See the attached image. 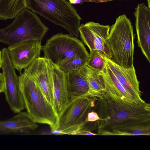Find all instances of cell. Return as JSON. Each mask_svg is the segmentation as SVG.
<instances>
[{
	"instance_id": "6da1fadb",
	"label": "cell",
	"mask_w": 150,
	"mask_h": 150,
	"mask_svg": "<svg viewBox=\"0 0 150 150\" xmlns=\"http://www.w3.org/2000/svg\"><path fill=\"white\" fill-rule=\"evenodd\" d=\"M93 111L101 120L97 121L98 135L112 133L135 125L150 124V105L127 102L112 97L104 91L95 93Z\"/></svg>"
},
{
	"instance_id": "7a4b0ae2",
	"label": "cell",
	"mask_w": 150,
	"mask_h": 150,
	"mask_svg": "<svg viewBox=\"0 0 150 150\" xmlns=\"http://www.w3.org/2000/svg\"><path fill=\"white\" fill-rule=\"evenodd\" d=\"M20 87L25 109L35 122L47 124L51 132L59 126V117L36 83L23 72L19 76Z\"/></svg>"
},
{
	"instance_id": "3957f363",
	"label": "cell",
	"mask_w": 150,
	"mask_h": 150,
	"mask_svg": "<svg viewBox=\"0 0 150 150\" xmlns=\"http://www.w3.org/2000/svg\"><path fill=\"white\" fill-rule=\"evenodd\" d=\"M26 8L65 29L70 35L79 36L81 18L74 6L66 0H25Z\"/></svg>"
},
{
	"instance_id": "277c9868",
	"label": "cell",
	"mask_w": 150,
	"mask_h": 150,
	"mask_svg": "<svg viewBox=\"0 0 150 150\" xmlns=\"http://www.w3.org/2000/svg\"><path fill=\"white\" fill-rule=\"evenodd\" d=\"M134 35L130 19L125 14L119 16L110 26L107 42L112 54V59L127 69L133 67Z\"/></svg>"
},
{
	"instance_id": "5b68a950",
	"label": "cell",
	"mask_w": 150,
	"mask_h": 150,
	"mask_svg": "<svg viewBox=\"0 0 150 150\" xmlns=\"http://www.w3.org/2000/svg\"><path fill=\"white\" fill-rule=\"evenodd\" d=\"M48 30L35 13L26 8L11 23L0 29V42L12 46L26 40L41 42Z\"/></svg>"
},
{
	"instance_id": "8992f818",
	"label": "cell",
	"mask_w": 150,
	"mask_h": 150,
	"mask_svg": "<svg viewBox=\"0 0 150 150\" xmlns=\"http://www.w3.org/2000/svg\"><path fill=\"white\" fill-rule=\"evenodd\" d=\"M45 58L58 65L71 58L88 60L89 54L80 40L69 34L58 33L48 39L42 46Z\"/></svg>"
},
{
	"instance_id": "52a82bcc",
	"label": "cell",
	"mask_w": 150,
	"mask_h": 150,
	"mask_svg": "<svg viewBox=\"0 0 150 150\" xmlns=\"http://www.w3.org/2000/svg\"><path fill=\"white\" fill-rule=\"evenodd\" d=\"M1 53V68L4 81L3 92L11 110L14 112L18 113L25 109L20 89L19 76L10 61L7 48H3Z\"/></svg>"
},
{
	"instance_id": "ba28073f",
	"label": "cell",
	"mask_w": 150,
	"mask_h": 150,
	"mask_svg": "<svg viewBox=\"0 0 150 150\" xmlns=\"http://www.w3.org/2000/svg\"><path fill=\"white\" fill-rule=\"evenodd\" d=\"M52 69V63L49 60L40 57L33 61L23 73L36 83L54 108Z\"/></svg>"
},
{
	"instance_id": "9c48e42d",
	"label": "cell",
	"mask_w": 150,
	"mask_h": 150,
	"mask_svg": "<svg viewBox=\"0 0 150 150\" xmlns=\"http://www.w3.org/2000/svg\"><path fill=\"white\" fill-rule=\"evenodd\" d=\"M110 28L109 25L90 21L80 25L79 32L82 41L90 51L98 50L105 57L112 59L111 52L107 42Z\"/></svg>"
},
{
	"instance_id": "30bf717a",
	"label": "cell",
	"mask_w": 150,
	"mask_h": 150,
	"mask_svg": "<svg viewBox=\"0 0 150 150\" xmlns=\"http://www.w3.org/2000/svg\"><path fill=\"white\" fill-rule=\"evenodd\" d=\"M93 97L83 96L70 100L59 117L57 129L62 130L79 125L94 105Z\"/></svg>"
},
{
	"instance_id": "8fae6325",
	"label": "cell",
	"mask_w": 150,
	"mask_h": 150,
	"mask_svg": "<svg viewBox=\"0 0 150 150\" xmlns=\"http://www.w3.org/2000/svg\"><path fill=\"white\" fill-rule=\"evenodd\" d=\"M41 42L37 40H28L8 46L7 49L10 61L15 69L20 73L40 57L42 46Z\"/></svg>"
},
{
	"instance_id": "7c38bea8",
	"label": "cell",
	"mask_w": 150,
	"mask_h": 150,
	"mask_svg": "<svg viewBox=\"0 0 150 150\" xmlns=\"http://www.w3.org/2000/svg\"><path fill=\"white\" fill-rule=\"evenodd\" d=\"M137 44L148 62L150 63V8L144 3L138 4L135 8Z\"/></svg>"
},
{
	"instance_id": "4fadbf2b",
	"label": "cell",
	"mask_w": 150,
	"mask_h": 150,
	"mask_svg": "<svg viewBox=\"0 0 150 150\" xmlns=\"http://www.w3.org/2000/svg\"><path fill=\"white\" fill-rule=\"evenodd\" d=\"M105 58L110 69L124 89L138 100L144 102L141 98L142 92L139 89V82L134 67L127 69L117 64L111 59L106 57Z\"/></svg>"
},
{
	"instance_id": "5bb4252c",
	"label": "cell",
	"mask_w": 150,
	"mask_h": 150,
	"mask_svg": "<svg viewBox=\"0 0 150 150\" xmlns=\"http://www.w3.org/2000/svg\"><path fill=\"white\" fill-rule=\"evenodd\" d=\"M17 113L11 118L0 121V134H28L38 127L26 112Z\"/></svg>"
},
{
	"instance_id": "9a60e30c",
	"label": "cell",
	"mask_w": 150,
	"mask_h": 150,
	"mask_svg": "<svg viewBox=\"0 0 150 150\" xmlns=\"http://www.w3.org/2000/svg\"><path fill=\"white\" fill-rule=\"evenodd\" d=\"M54 108L58 117L69 101L65 73L52 63Z\"/></svg>"
},
{
	"instance_id": "2e32d148",
	"label": "cell",
	"mask_w": 150,
	"mask_h": 150,
	"mask_svg": "<svg viewBox=\"0 0 150 150\" xmlns=\"http://www.w3.org/2000/svg\"><path fill=\"white\" fill-rule=\"evenodd\" d=\"M65 74L69 100L81 97L91 96L93 93L86 80L78 71Z\"/></svg>"
},
{
	"instance_id": "e0dca14e",
	"label": "cell",
	"mask_w": 150,
	"mask_h": 150,
	"mask_svg": "<svg viewBox=\"0 0 150 150\" xmlns=\"http://www.w3.org/2000/svg\"><path fill=\"white\" fill-rule=\"evenodd\" d=\"M78 71L86 80L93 93L105 90V81L102 71L92 68L86 64Z\"/></svg>"
},
{
	"instance_id": "ac0fdd59",
	"label": "cell",
	"mask_w": 150,
	"mask_h": 150,
	"mask_svg": "<svg viewBox=\"0 0 150 150\" xmlns=\"http://www.w3.org/2000/svg\"><path fill=\"white\" fill-rule=\"evenodd\" d=\"M102 72L104 78L114 87L120 99L133 104L142 105L146 103L145 101L142 102L138 100L124 89L110 69L106 62L105 67Z\"/></svg>"
},
{
	"instance_id": "d6986e66",
	"label": "cell",
	"mask_w": 150,
	"mask_h": 150,
	"mask_svg": "<svg viewBox=\"0 0 150 150\" xmlns=\"http://www.w3.org/2000/svg\"><path fill=\"white\" fill-rule=\"evenodd\" d=\"M26 8L25 0H0V19L15 18Z\"/></svg>"
},
{
	"instance_id": "ffe728a7",
	"label": "cell",
	"mask_w": 150,
	"mask_h": 150,
	"mask_svg": "<svg viewBox=\"0 0 150 150\" xmlns=\"http://www.w3.org/2000/svg\"><path fill=\"white\" fill-rule=\"evenodd\" d=\"M150 135V124L135 125L112 133L110 135L138 136Z\"/></svg>"
},
{
	"instance_id": "44dd1931",
	"label": "cell",
	"mask_w": 150,
	"mask_h": 150,
	"mask_svg": "<svg viewBox=\"0 0 150 150\" xmlns=\"http://www.w3.org/2000/svg\"><path fill=\"white\" fill-rule=\"evenodd\" d=\"M87 61L78 57H72L64 60L57 66L61 71L66 73L72 71L80 70L86 64Z\"/></svg>"
},
{
	"instance_id": "7402d4cb",
	"label": "cell",
	"mask_w": 150,
	"mask_h": 150,
	"mask_svg": "<svg viewBox=\"0 0 150 150\" xmlns=\"http://www.w3.org/2000/svg\"><path fill=\"white\" fill-rule=\"evenodd\" d=\"M90 52L86 64L92 68L102 71L105 65V57L98 50H93Z\"/></svg>"
},
{
	"instance_id": "603a6c76",
	"label": "cell",
	"mask_w": 150,
	"mask_h": 150,
	"mask_svg": "<svg viewBox=\"0 0 150 150\" xmlns=\"http://www.w3.org/2000/svg\"><path fill=\"white\" fill-rule=\"evenodd\" d=\"M86 123L84 121L81 124L72 126L64 129L60 130L57 129L51 132L52 134L55 135L68 134L73 135V134L76 131L83 129Z\"/></svg>"
},
{
	"instance_id": "cb8c5ba5",
	"label": "cell",
	"mask_w": 150,
	"mask_h": 150,
	"mask_svg": "<svg viewBox=\"0 0 150 150\" xmlns=\"http://www.w3.org/2000/svg\"><path fill=\"white\" fill-rule=\"evenodd\" d=\"M100 120L97 113L92 110L88 112L84 121L86 123L88 122H95Z\"/></svg>"
},
{
	"instance_id": "d4e9b609",
	"label": "cell",
	"mask_w": 150,
	"mask_h": 150,
	"mask_svg": "<svg viewBox=\"0 0 150 150\" xmlns=\"http://www.w3.org/2000/svg\"><path fill=\"white\" fill-rule=\"evenodd\" d=\"M73 135H97L98 134L92 133L83 128L76 131L73 134Z\"/></svg>"
},
{
	"instance_id": "484cf974",
	"label": "cell",
	"mask_w": 150,
	"mask_h": 150,
	"mask_svg": "<svg viewBox=\"0 0 150 150\" xmlns=\"http://www.w3.org/2000/svg\"><path fill=\"white\" fill-rule=\"evenodd\" d=\"M4 88V81L2 73L0 72V93L3 92Z\"/></svg>"
},
{
	"instance_id": "4316f807",
	"label": "cell",
	"mask_w": 150,
	"mask_h": 150,
	"mask_svg": "<svg viewBox=\"0 0 150 150\" xmlns=\"http://www.w3.org/2000/svg\"><path fill=\"white\" fill-rule=\"evenodd\" d=\"M69 1V2L71 4H82L83 2L87 1L86 0H68Z\"/></svg>"
},
{
	"instance_id": "83f0119b",
	"label": "cell",
	"mask_w": 150,
	"mask_h": 150,
	"mask_svg": "<svg viewBox=\"0 0 150 150\" xmlns=\"http://www.w3.org/2000/svg\"><path fill=\"white\" fill-rule=\"evenodd\" d=\"M2 57L1 51L0 50V69L1 68L2 64Z\"/></svg>"
},
{
	"instance_id": "f1b7e54d",
	"label": "cell",
	"mask_w": 150,
	"mask_h": 150,
	"mask_svg": "<svg viewBox=\"0 0 150 150\" xmlns=\"http://www.w3.org/2000/svg\"><path fill=\"white\" fill-rule=\"evenodd\" d=\"M148 6L149 7L150 6V0H147Z\"/></svg>"
},
{
	"instance_id": "f546056e",
	"label": "cell",
	"mask_w": 150,
	"mask_h": 150,
	"mask_svg": "<svg viewBox=\"0 0 150 150\" xmlns=\"http://www.w3.org/2000/svg\"></svg>"
}]
</instances>
